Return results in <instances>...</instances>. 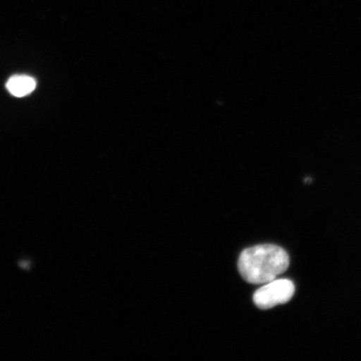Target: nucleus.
Wrapping results in <instances>:
<instances>
[{"label": "nucleus", "mask_w": 361, "mask_h": 361, "mask_svg": "<svg viewBox=\"0 0 361 361\" xmlns=\"http://www.w3.org/2000/svg\"><path fill=\"white\" fill-rule=\"evenodd\" d=\"M290 266V257L283 248L262 245L246 248L238 259L239 273L245 281L264 284L274 281Z\"/></svg>", "instance_id": "f257e3e1"}, {"label": "nucleus", "mask_w": 361, "mask_h": 361, "mask_svg": "<svg viewBox=\"0 0 361 361\" xmlns=\"http://www.w3.org/2000/svg\"><path fill=\"white\" fill-rule=\"evenodd\" d=\"M295 291V284L290 279H274L255 293L254 302L258 308L269 310L288 303Z\"/></svg>", "instance_id": "f03ea898"}, {"label": "nucleus", "mask_w": 361, "mask_h": 361, "mask_svg": "<svg viewBox=\"0 0 361 361\" xmlns=\"http://www.w3.org/2000/svg\"><path fill=\"white\" fill-rule=\"evenodd\" d=\"M6 87L13 96L23 97L34 92L36 81L27 75H16L8 79Z\"/></svg>", "instance_id": "7ed1b4c3"}]
</instances>
